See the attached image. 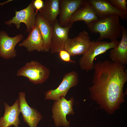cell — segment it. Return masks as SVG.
<instances>
[{"label": "cell", "mask_w": 127, "mask_h": 127, "mask_svg": "<svg viewBox=\"0 0 127 127\" xmlns=\"http://www.w3.org/2000/svg\"><path fill=\"white\" fill-rule=\"evenodd\" d=\"M125 65L106 60L95 64L92 85L89 90L92 99L111 114L124 102L123 88L127 81Z\"/></svg>", "instance_id": "cell-1"}, {"label": "cell", "mask_w": 127, "mask_h": 127, "mask_svg": "<svg viewBox=\"0 0 127 127\" xmlns=\"http://www.w3.org/2000/svg\"><path fill=\"white\" fill-rule=\"evenodd\" d=\"M120 18L118 15H113L104 18H99L86 25L91 32L99 34L98 40L107 39L113 41L122 36V25Z\"/></svg>", "instance_id": "cell-2"}, {"label": "cell", "mask_w": 127, "mask_h": 127, "mask_svg": "<svg viewBox=\"0 0 127 127\" xmlns=\"http://www.w3.org/2000/svg\"><path fill=\"white\" fill-rule=\"evenodd\" d=\"M119 42L117 40L110 42L98 40L91 41L88 48L79 60L81 68L87 72L93 69L95 58L109 49L115 47Z\"/></svg>", "instance_id": "cell-3"}, {"label": "cell", "mask_w": 127, "mask_h": 127, "mask_svg": "<svg viewBox=\"0 0 127 127\" xmlns=\"http://www.w3.org/2000/svg\"><path fill=\"white\" fill-rule=\"evenodd\" d=\"M49 69L36 61L28 62L17 71V75L27 78L31 82L35 84H41L48 78L50 74Z\"/></svg>", "instance_id": "cell-4"}, {"label": "cell", "mask_w": 127, "mask_h": 127, "mask_svg": "<svg viewBox=\"0 0 127 127\" xmlns=\"http://www.w3.org/2000/svg\"><path fill=\"white\" fill-rule=\"evenodd\" d=\"M74 102L73 97L67 100L62 97L55 101L52 107V117L56 127H69L70 121H67L66 117L68 115L75 114L73 108Z\"/></svg>", "instance_id": "cell-5"}, {"label": "cell", "mask_w": 127, "mask_h": 127, "mask_svg": "<svg viewBox=\"0 0 127 127\" xmlns=\"http://www.w3.org/2000/svg\"><path fill=\"white\" fill-rule=\"evenodd\" d=\"M79 82V76L76 71H73L65 73L61 82L57 88L50 89L45 92V99L56 101L61 97H65L69 90L77 85Z\"/></svg>", "instance_id": "cell-6"}, {"label": "cell", "mask_w": 127, "mask_h": 127, "mask_svg": "<svg viewBox=\"0 0 127 127\" xmlns=\"http://www.w3.org/2000/svg\"><path fill=\"white\" fill-rule=\"evenodd\" d=\"M34 1L32 0L28 6L25 8L19 11L16 10L15 16L12 19L5 21V24L11 26L12 24H13L17 29H19L21 23H24L27 27L26 31L29 33L35 26L36 21L37 13L35 12Z\"/></svg>", "instance_id": "cell-7"}, {"label": "cell", "mask_w": 127, "mask_h": 127, "mask_svg": "<svg viewBox=\"0 0 127 127\" xmlns=\"http://www.w3.org/2000/svg\"><path fill=\"white\" fill-rule=\"evenodd\" d=\"M91 42L89 33L84 30L80 32L77 37L69 38L64 44V49L71 56L83 55L88 48Z\"/></svg>", "instance_id": "cell-8"}, {"label": "cell", "mask_w": 127, "mask_h": 127, "mask_svg": "<svg viewBox=\"0 0 127 127\" xmlns=\"http://www.w3.org/2000/svg\"><path fill=\"white\" fill-rule=\"evenodd\" d=\"M23 37L21 34L10 37L6 31H0V57L8 59L16 57L17 53L15 47Z\"/></svg>", "instance_id": "cell-9"}, {"label": "cell", "mask_w": 127, "mask_h": 127, "mask_svg": "<svg viewBox=\"0 0 127 127\" xmlns=\"http://www.w3.org/2000/svg\"><path fill=\"white\" fill-rule=\"evenodd\" d=\"M52 32L50 49L51 54L58 53L64 49V44L69 38L68 34L72 27L69 25L62 27L57 20L52 25Z\"/></svg>", "instance_id": "cell-10"}, {"label": "cell", "mask_w": 127, "mask_h": 127, "mask_svg": "<svg viewBox=\"0 0 127 127\" xmlns=\"http://www.w3.org/2000/svg\"><path fill=\"white\" fill-rule=\"evenodd\" d=\"M25 93H19V100L20 113L24 122L30 127H37L38 124L43 117L36 109L30 107L25 99Z\"/></svg>", "instance_id": "cell-11"}, {"label": "cell", "mask_w": 127, "mask_h": 127, "mask_svg": "<svg viewBox=\"0 0 127 127\" xmlns=\"http://www.w3.org/2000/svg\"><path fill=\"white\" fill-rule=\"evenodd\" d=\"M99 19L116 15L124 20L127 19V12H123L115 8L108 0H88Z\"/></svg>", "instance_id": "cell-12"}, {"label": "cell", "mask_w": 127, "mask_h": 127, "mask_svg": "<svg viewBox=\"0 0 127 127\" xmlns=\"http://www.w3.org/2000/svg\"><path fill=\"white\" fill-rule=\"evenodd\" d=\"M98 19L88 0H83L71 17L68 25L72 27L74 22L79 21H84L87 25Z\"/></svg>", "instance_id": "cell-13"}, {"label": "cell", "mask_w": 127, "mask_h": 127, "mask_svg": "<svg viewBox=\"0 0 127 127\" xmlns=\"http://www.w3.org/2000/svg\"><path fill=\"white\" fill-rule=\"evenodd\" d=\"M83 0H59L60 25L62 27L68 25L71 17Z\"/></svg>", "instance_id": "cell-14"}, {"label": "cell", "mask_w": 127, "mask_h": 127, "mask_svg": "<svg viewBox=\"0 0 127 127\" xmlns=\"http://www.w3.org/2000/svg\"><path fill=\"white\" fill-rule=\"evenodd\" d=\"M109 57L114 63L124 65L127 64V30L123 26L121 41L110 50Z\"/></svg>", "instance_id": "cell-15"}, {"label": "cell", "mask_w": 127, "mask_h": 127, "mask_svg": "<svg viewBox=\"0 0 127 127\" xmlns=\"http://www.w3.org/2000/svg\"><path fill=\"white\" fill-rule=\"evenodd\" d=\"M5 112L3 117L0 118V127H8L12 125L18 127L20 124L19 115L20 112L19 99L10 106L7 103H4Z\"/></svg>", "instance_id": "cell-16"}, {"label": "cell", "mask_w": 127, "mask_h": 127, "mask_svg": "<svg viewBox=\"0 0 127 127\" xmlns=\"http://www.w3.org/2000/svg\"><path fill=\"white\" fill-rule=\"evenodd\" d=\"M44 41L40 32L36 25L31 30L27 38L19 45L26 48L28 51L31 52L34 51L44 52Z\"/></svg>", "instance_id": "cell-17"}, {"label": "cell", "mask_w": 127, "mask_h": 127, "mask_svg": "<svg viewBox=\"0 0 127 127\" xmlns=\"http://www.w3.org/2000/svg\"><path fill=\"white\" fill-rule=\"evenodd\" d=\"M35 25L38 28L43 39L44 52H49L51 45L52 25L38 13L36 14Z\"/></svg>", "instance_id": "cell-18"}, {"label": "cell", "mask_w": 127, "mask_h": 127, "mask_svg": "<svg viewBox=\"0 0 127 127\" xmlns=\"http://www.w3.org/2000/svg\"><path fill=\"white\" fill-rule=\"evenodd\" d=\"M59 0H46L39 13L52 25L57 20L60 13Z\"/></svg>", "instance_id": "cell-19"}, {"label": "cell", "mask_w": 127, "mask_h": 127, "mask_svg": "<svg viewBox=\"0 0 127 127\" xmlns=\"http://www.w3.org/2000/svg\"><path fill=\"white\" fill-rule=\"evenodd\" d=\"M116 8L123 12H127L126 0H108Z\"/></svg>", "instance_id": "cell-20"}, {"label": "cell", "mask_w": 127, "mask_h": 127, "mask_svg": "<svg viewBox=\"0 0 127 127\" xmlns=\"http://www.w3.org/2000/svg\"><path fill=\"white\" fill-rule=\"evenodd\" d=\"M60 59L64 62L75 63V61L72 60L70 58V55L69 53L64 49L60 51L58 53Z\"/></svg>", "instance_id": "cell-21"}, {"label": "cell", "mask_w": 127, "mask_h": 127, "mask_svg": "<svg viewBox=\"0 0 127 127\" xmlns=\"http://www.w3.org/2000/svg\"><path fill=\"white\" fill-rule=\"evenodd\" d=\"M34 5L36 13L38 11L41 10L43 8L44 2L42 0H35L34 1Z\"/></svg>", "instance_id": "cell-22"}, {"label": "cell", "mask_w": 127, "mask_h": 127, "mask_svg": "<svg viewBox=\"0 0 127 127\" xmlns=\"http://www.w3.org/2000/svg\"><path fill=\"white\" fill-rule=\"evenodd\" d=\"M12 1V0H8L7 1H6L4 2H3V3H0V7H1V6H2L3 5L5 4H6L8 3H9V2H10Z\"/></svg>", "instance_id": "cell-23"}, {"label": "cell", "mask_w": 127, "mask_h": 127, "mask_svg": "<svg viewBox=\"0 0 127 127\" xmlns=\"http://www.w3.org/2000/svg\"><path fill=\"white\" fill-rule=\"evenodd\" d=\"M8 127H11V126H9Z\"/></svg>", "instance_id": "cell-24"}]
</instances>
